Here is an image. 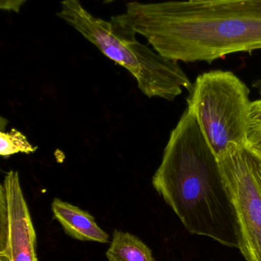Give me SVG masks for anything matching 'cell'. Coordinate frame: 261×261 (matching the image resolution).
I'll list each match as a JSON object with an SVG mask.
<instances>
[{
  "label": "cell",
  "instance_id": "obj_8",
  "mask_svg": "<svg viewBox=\"0 0 261 261\" xmlns=\"http://www.w3.org/2000/svg\"><path fill=\"white\" fill-rule=\"evenodd\" d=\"M108 261H155L151 249L137 236L115 229L106 252Z\"/></svg>",
  "mask_w": 261,
  "mask_h": 261
},
{
  "label": "cell",
  "instance_id": "obj_3",
  "mask_svg": "<svg viewBox=\"0 0 261 261\" xmlns=\"http://www.w3.org/2000/svg\"><path fill=\"white\" fill-rule=\"evenodd\" d=\"M56 15L103 55L127 69L147 97L173 101L182 89L193 90L191 81L178 62L139 42L137 34L118 15L110 20L95 16L81 0H61Z\"/></svg>",
  "mask_w": 261,
  "mask_h": 261
},
{
  "label": "cell",
  "instance_id": "obj_9",
  "mask_svg": "<svg viewBox=\"0 0 261 261\" xmlns=\"http://www.w3.org/2000/svg\"><path fill=\"white\" fill-rule=\"evenodd\" d=\"M37 149L38 147L28 141L26 135L15 128L8 132H0V156L3 158H8L18 153L30 154Z\"/></svg>",
  "mask_w": 261,
  "mask_h": 261
},
{
  "label": "cell",
  "instance_id": "obj_4",
  "mask_svg": "<svg viewBox=\"0 0 261 261\" xmlns=\"http://www.w3.org/2000/svg\"><path fill=\"white\" fill-rule=\"evenodd\" d=\"M249 93L246 84L231 71L206 72L193 84L188 109L218 159L248 145Z\"/></svg>",
  "mask_w": 261,
  "mask_h": 261
},
{
  "label": "cell",
  "instance_id": "obj_10",
  "mask_svg": "<svg viewBox=\"0 0 261 261\" xmlns=\"http://www.w3.org/2000/svg\"><path fill=\"white\" fill-rule=\"evenodd\" d=\"M261 138V99L251 102L248 118V144ZM248 146V145H247Z\"/></svg>",
  "mask_w": 261,
  "mask_h": 261
},
{
  "label": "cell",
  "instance_id": "obj_5",
  "mask_svg": "<svg viewBox=\"0 0 261 261\" xmlns=\"http://www.w3.org/2000/svg\"><path fill=\"white\" fill-rule=\"evenodd\" d=\"M218 160L234 207L239 249L247 261H261V159L245 147Z\"/></svg>",
  "mask_w": 261,
  "mask_h": 261
},
{
  "label": "cell",
  "instance_id": "obj_7",
  "mask_svg": "<svg viewBox=\"0 0 261 261\" xmlns=\"http://www.w3.org/2000/svg\"><path fill=\"white\" fill-rule=\"evenodd\" d=\"M52 211L64 233L72 239L81 242L110 243L109 234L98 225L88 212L58 198L52 201Z\"/></svg>",
  "mask_w": 261,
  "mask_h": 261
},
{
  "label": "cell",
  "instance_id": "obj_2",
  "mask_svg": "<svg viewBox=\"0 0 261 261\" xmlns=\"http://www.w3.org/2000/svg\"><path fill=\"white\" fill-rule=\"evenodd\" d=\"M152 184L190 233L239 248L234 207L219 160L188 109L170 134Z\"/></svg>",
  "mask_w": 261,
  "mask_h": 261
},
{
  "label": "cell",
  "instance_id": "obj_1",
  "mask_svg": "<svg viewBox=\"0 0 261 261\" xmlns=\"http://www.w3.org/2000/svg\"><path fill=\"white\" fill-rule=\"evenodd\" d=\"M172 61L211 63L261 50V0L132 1L118 15Z\"/></svg>",
  "mask_w": 261,
  "mask_h": 261
},
{
  "label": "cell",
  "instance_id": "obj_11",
  "mask_svg": "<svg viewBox=\"0 0 261 261\" xmlns=\"http://www.w3.org/2000/svg\"><path fill=\"white\" fill-rule=\"evenodd\" d=\"M28 0H0V9L6 12L19 13L21 7Z\"/></svg>",
  "mask_w": 261,
  "mask_h": 261
},
{
  "label": "cell",
  "instance_id": "obj_14",
  "mask_svg": "<svg viewBox=\"0 0 261 261\" xmlns=\"http://www.w3.org/2000/svg\"><path fill=\"white\" fill-rule=\"evenodd\" d=\"M0 261H9L6 257H0Z\"/></svg>",
  "mask_w": 261,
  "mask_h": 261
},
{
  "label": "cell",
  "instance_id": "obj_13",
  "mask_svg": "<svg viewBox=\"0 0 261 261\" xmlns=\"http://www.w3.org/2000/svg\"><path fill=\"white\" fill-rule=\"evenodd\" d=\"M116 1V0H104V4H110V3H113V2Z\"/></svg>",
  "mask_w": 261,
  "mask_h": 261
},
{
  "label": "cell",
  "instance_id": "obj_6",
  "mask_svg": "<svg viewBox=\"0 0 261 261\" xmlns=\"http://www.w3.org/2000/svg\"><path fill=\"white\" fill-rule=\"evenodd\" d=\"M0 203L6 207L9 219V261H38L36 233L16 170L5 174Z\"/></svg>",
  "mask_w": 261,
  "mask_h": 261
},
{
  "label": "cell",
  "instance_id": "obj_12",
  "mask_svg": "<svg viewBox=\"0 0 261 261\" xmlns=\"http://www.w3.org/2000/svg\"><path fill=\"white\" fill-rule=\"evenodd\" d=\"M246 147L261 159V138L254 142L250 143Z\"/></svg>",
  "mask_w": 261,
  "mask_h": 261
}]
</instances>
